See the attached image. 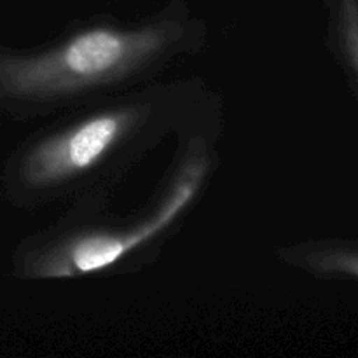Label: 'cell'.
Returning <instances> with one entry per match:
<instances>
[{
	"instance_id": "6da1fadb",
	"label": "cell",
	"mask_w": 358,
	"mask_h": 358,
	"mask_svg": "<svg viewBox=\"0 0 358 358\" xmlns=\"http://www.w3.org/2000/svg\"><path fill=\"white\" fill-rule=\"evenodd\" d=\"M175 24L122 30L96 24L59 42L49 51L10 59L2 80L10 93L34 100H58L107 86L131 76L164 55L175 38Z\"/></svg>"
},
{
	"instance_id": "7a4b0ae2",
	"label": "cell",
	"mask_w": 358,
	"mask_h": 358,
	"mask_svg": "<svg viewBox=\"0 0 358 358\" xmlns=\"http://www.w3.org/2000/svg\"><path fill=\"white\" fill-rule=\"evenodd\" d=\"M138 110H101L42 140L24 161L34 187L51 189L91 173L115 152L138 124Z\"/></svg>"
},
{
	"instance_id": "3957f363",
	"label": "cell",
	"mask_w": 358,
	"mask_h": 358,
	"mask_svg": "<svg viewBox=\"0 0 358 358\" xmlns=\"http://www.w3.org/2000/svg\"><path fill=\"white\" fill-rule=\"evenodd\" d=\"M201 175L203 171L199 168H192L187 175H184L185 178H182L177 189L168 196L163 208L154 213L147 222L138 224L131 229L117 231V234L83 233L69 238L65 243L45 254V259L38 266L41 276L90 275L117 264L121 259L163 233L177 220L194 198L201 184Z\"/></svg>"
},
{
	"instance_id": "277c9868",
	"label": "cell",
	"mask_w": 358,
	"mask_h": 358,
	"mask_svg": "<svg viewBox=\"0 0 358 358\" xmlns=\"http://www.w3.org/2000/svg\"><path fill=\"white\" fill-rule=\"evenodd\" d=\"M338 13L346 52L358 76V0H338Z\"/></svg>"
},
{
	"instance_id": "5b68a950",
	"label": "cell",
	"mask_w": 358,
	"mask_h": 358,
	"mask_svg": "<svg viewBox=\"0 0 358 358\" xmlns=\"http://www.w3.org/2000/svg\"><path fill=\"white\" fill-rule=\"evenodd\" d=\"M315 264L324 271L343 273L358 278V254L352 252H334V254L322 255L315 261Z\"/></svg>"
}]
</instances>
